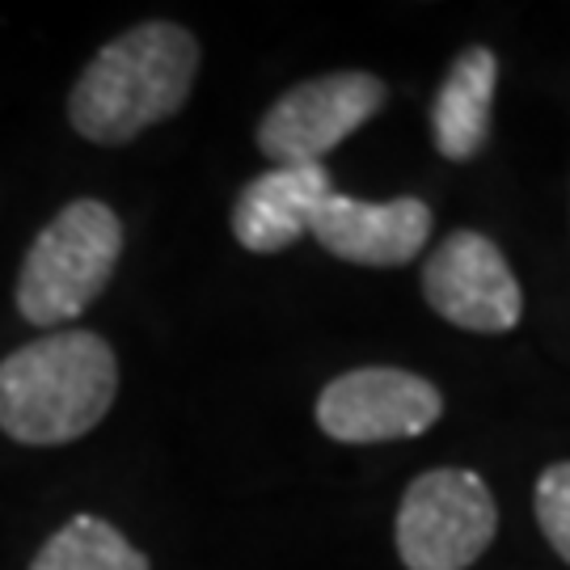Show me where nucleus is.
Returning a JSON list of instances; mask_svg holds the SVG:
<instances>
[{"label": "nucleus", "instance_id": "f257e3e1", "mask_svg": "<svg viewBox=\"0 0 570 570\" xmlns=\"http://www.w3.org/2000/svg\"><path fill=\"white\" fill-rule=\"evenodd\" d=\"M199 39L178 21H140L106 42L85 63L72 94L68 122L89 144L119 148L140 131L174 119L199 77Z\"/></svg>", "mask_w": 570, "mask_h": 570}, {"label": "nucleus", "instance_id": "f03ea898", "mask_svg": "<svg viewBox=\"0 0 570 570\" xmlns=\"http://www.w3.org/2000/svg\"><path fill=\"white\" fill-rule=\"evenodd\" d=\"M119 360L94 330H51L0 360V431L18 444H72L106 419Z\"/></svg>", "mask_w": 570, "mask_h": 570}, {"label": "nucleus", "instance_id": "7ed1b4c3", "mask_svg": "<svg viewBox=\"0 0 570 570\" xmlns=\"http://www.w3.org/2000/svg\"><path fill=\"white\" fill-rule=\"evenodd\" d=\"M122 254V220L102 199H72L42 228L18 275V313L30 326H63L106 292Z\"/></svg>", "mask_w": 570, "mask_h": 570}, {"label": "nucleus", "instance_id": "20e7f679", "mask_svg": "<svg viewBox=\"0 0 570 570\" xmlns=\"http://www.w3.org/2000/svg\"><path fill=\"white\" fill-rule=\"evenodd\" d=\"M499 532V508L473 469H428L402 494L393 541L406 570H469Z\"/></svg>", "mask_w": 570, "mask_h": 570}, {"label": "nucleus", "instance_id": "39448f33", "mask_svg": "<svg viewBox=\"0 0 570 570\" xmlns=\"http://www.w3.org/2000/svg\"><path fill=\"white\" fill-rule=\"evenodd\" d=\"M389 89L372 72H326L279 94L258 122V153L271 165H322L346 136L381 115Z\"/></svg>", "mask_w": 570, "mask_h": 570}, {"label": "nucleus", "instance_id": "423d86ee", "mask_svg": "<svg viewBox=\"0 0 570 570\" xmlns=\"http://www.w3.org/2000/svg\"><path fill=\"white\" fill-rule=\"evenodd\" d=\"M423 296L435 317L469 334H508L524 317V292L508 254L478 228H456L428 254Z\"/></svg>", "mask_w": 570, "mask_h": 570}, {"label": "nucleus", "instance_id": "0eeeda50", "mask_svg": "<svg viewBox=\"0 0 570 570\" xmlns=\"http://www.w3.org/2000/svg\"><path fill=\"white\" fill-rule=\"evenodd\" d=\"M444 393L406 367H351L317 397V428L338 444H393L440 423Z\"/></svg>", "mask_w": 570, "mask_h": 570}, {"label": "nucleus", "instance_id": "6e6552de", "mask_svg": "<svg viewBox=\"0 0 570 570\" xmlns=\"http://www.w3.org/2000/svg\"><path fill=\"white\" fill-rule=\"evenodd\" d=\"M431 207L414 195L389 199V204H364L330 190L317 204L308 233L317 245L355 266H406L414 263L431 242Z\"/></svg>", "mask_w": 570, "mask_h": 570}, {"label": "nucleus", "instance_id": "1a4fd4ad", "mask_svg": "<svg viewBox=\"0 0 570 570\" xmlns=\"http://www.w3.org/2000/svg\"><path fill=\"white\" fill-rule=\"evenodd\" d=\"M334 190L326 165H271L233 204V237L249 254H279L308 233L317 204Z\"/></svg>", "mask_w": 570, "mask_h": 570}, {"label": "nucleus", "instance_id": "9d476101", "mask_svg": "<svg viewBox=\"0 0 570 570\" xmlns=\"http://www.w3.org/2000/svg\"><path fill=\"white\" fill-rule=\"evenodd\" d=\"M499 85V56L465 47L431 102V140L444 161H473L490 140V102Z\"/></svg>", "mask_w": 570, "mask_h": 570}, {"label": "nucleus", "instance_id": "9b49d317", "mask_svg": "<svg viewBox=\"0 0 570 570\" xmlns=\"http://www.w3.org/2000/svg\"><path fill=\"white\" fill-rule=\"evenodd\" d=\"M30 570H148V558L115 524L98 515H77L47 537Z\"/></svg>", "mask_w": 570, "mask_h": 570}, {"label": "nucleus", "instance_id": "f8f14e48", "mask_svg": "<svg viewBox=\"0 0 570 570\" xmlns=\"http://www.w3.org/2000/svg\"><path fill=\"white\" fill-rule=\"evenodd\" d=\"M532 511H537V529L553 546V553L570 567V461L550 465L537 478V494H532Z\"/></svg>", "mask_w": 570, "mask_h": 570}]
</instances>
